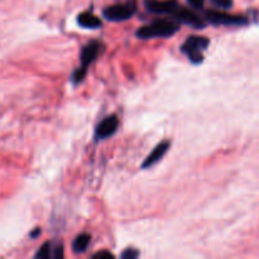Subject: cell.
<instances>
[{"label":"cell","instance_id":"obj_1","mask_svg":"<svg viewBox=\"0 0 259 259\" xmlns=\"http://www.w3.org/2000/svg\"><path fill=\"white\" fill-rule=\"evenodd\" d=\"M180 27L177 23L168 19H159L156 22L147 24L137 30V37L141 39H149V38H166L171 37L175 33L179 32Z\"/></svg>","mask_w":259,"mask_h":259},{"label":"cell","instance_id":"obj_2","mask_svg":"<svg viewBox=\"0 0 259 259\" xmlns=\"http://www.w3.org/2000/svg\"><path fill=\"white\" fill-rule=\"evenodd\" d=\"M210 40L206 37L201 35H190L184 45L181 46V51L189 57L192 63H200L204 60V51L209 46Z\"/></svg>","mask_w":259,"mask_h":259},{"label":"cell","instance_id":"obj_3","mask_svg":"<svg viewBox=\"0 0 259 259\" xmlns=\"http://www.w3.org/2000/svg\"><path fill=\"white\" fill-rule=\"evenodd\" d=\"M137 8L133 3H126V4H116L108 7L106 9H104L103 14L110 22H123V20L132 18Z\"/></svg>","mask_w":259,"mask_h":259},{"label":"cell","instance_id":"obj_4","mask_svg":"<svg viewBox=\"0 0 259 259\" xmlns=\"http://www.w3.org/2000/svg\"><path fill=\"white\" fill-rule=\"evenodd\" d=\"M205 15L206 19L214 25H243L248 23L247 18L242 15H232L218 10H207Z\"/></svg>","mask_w":259,"mask_h":259},{"label":"cell","instance_id":"obj_5","mask_svg":"<svg viewBox=\"0 0 259 259\" xmlns=\"http://www.w3.org/2000/svg\"><path fill=\"white\" fill-rule=\"evenodd\" d=\"M104 50V45L99 40H91L89 42L85 47L81 50V55H80V67L81 70L86 71L88 72V68L90 67L91 63L99 57V55L101 53V51Z\"/></svg>","mask_w":259,"mask_h":259},{"label":"cell","instance_id":"obj_6","mask_svg":"<svg viewBox=\"0 0 259 259\" xmlns=\"http://www.w3.org/2000/svg\"><path fill=\"white\" fill-rule=\"evenodd\" d=\"M144 5L154 14H174L180 7L176 0H146Z\"/></svg>","mask_w":259,"mask_h":259},{"label":"cell","instance_id":"obj_7","mask_svg":"<svg viewBox=\"0 0 259 259\" xmlns=\"http://www.w3.org/2000/svg\"><path fill=\"white\" fill-rule=\"evenodd\" d=\"M172 15H174L177 20H180L181 23L190 25V27L192 28L202 29V28L205 27V22L196 14V13L191 12L190 9H186V8L181 7V5L177 8L176 12H175Z\"/></svg>","mask_w":259,"mask_h":259},{"label":"cell","instance_id":"obj_8","mask_svg":"<svg viewBox=\"0 0 259 259\" xmlns=\"http://www.w3.org/2000/svg\"><path fill=\"white\" fill-rule=\"evenodd\" d=\"M118 126L119 119L116 118V115L108 116V118L104 119L103 121H100V124L96 126L95 139L96 141H101V139L109 138V137H111L113 134H115V132L118 131Z\"/></svg>","mask_w":259,"mask_h":259},{"label":"cell","instance_id":"obj_9","mask_svg":"<svg viewBox=\"0 0 259 259\" xmlns=\"http://www.w3.org/2000/svg\"><path fill=\"white\" fill-rule=\"evenodd\" d=\"M169 146H171V143H169L168 141H163L159 144H157L156 148H154L153 151L147 156V158L144 159V162L142 163V168L147 169L149 168V167L154 166L157 162L161 161V159L163 158L164 154L167 153V151L169 149Z\"/></svg>","mask_w":259,"mask_h":259},{"label":"cell","instance_id":"obj_10","mask_svg":"<svg viewBox=\"0 0 259 259\" xmlns=\"http://www.w3.org/2000/svg\"><path fill=\"white\" fill-rule=\"evenodd\" d=\"M77 22L81 27L83 28H90V29H96V28H100L103 22L99 19L96 15H94L93 13L85 12L81 13L77 18Z\"/></svg>","mask_w":259,"mask_h":259},{"label":"cell","instance_id":"obj_11","mask_svg":"<svg viewBox=\"0 0 259 259\" xmlns=\"http://www.w3.org/2000/svg\"><path fill=\"white\" fill-rule=\"evenodd\" d=\"M90 240H91V237L89 234H80L76 237V239L73 240L72 243V248L73 250H75L76 253H82L85 252L86 248L89 247V244H90Z\"/></svg>","mask_w":259,"mask_h":259},{"label":"cell","instance_id":"obj_12","mask_svg":"<svg viewBox=\"0 0 259 259\" xmlns=\"http://www.w3.org/2000/svg\"><path fill=\"white\" fill-rule=\"evenodd\" d=\"M51 252H52V249H51V243H45L34 257L40 259H48L51 257Z\"/></svg>","mask_w":259,"mask_h":259},{"label":"cell","instance_id":"obj_13","mask_svg":"<svg viewBox=\"0 0 259 259\" xmlns=\"http://www.w3.org/2000/svg\"><path fill=\"white\" fill-rule=\"evenodd\" d=\"M138 255H139L138 250L133 249V248H128V249H125L123 253H121L120 257L124 259H134L138 257Z\"/></svg>","mask_w":259,"mask_h":259},{"label":"cell","instance_id":"obj_14","mask_svg":"<svg viewBox=\"0 0 259 259\" xmlns=\"http://www.w3.org/2000/svg\"><path fill=\"white\" fill-rule=\"evenodd\" d=\"M93 258L95 259H113L114 255L111 253H109L108 250H103V252H99L96 254L93 255Z\"/></svg>","mask_w":259,"mask_h":259},{"label":"cell","instance_id":"obj_15","mask_svg":"<svg viewBox=\"0 0 259 259\" xmlns=\"http://www.w3.org/2000/svg\"><path fill=\"white\" fill-rule=\"evenodd\" d=\"M211 3L217 7L230 8L232 7V0H211Z\"/></svg>","mask_w":259,"mask_h":259},{"label":"cell","instance_id":"obj_16","mask_svg":"<svg viewBox=\"0 0 259 259\" xmlns=\"http://www.w3.org/2000/svg\"><path fill=\"white\" fill-rule=\"evenodd\" d=\"M53 257L56 259L58 258H62L63 257V249H62V245H60V247H57L55 249V254H53Z\"/></svg>","mask_w":259,"mask_h":259},{"label":"cell","instance_id":"obj_17","mask_svg":"<svg viewBox=\"0 0 259 259\" xmlns=\"http://www.w3.org/2000/svg\"><path fill=\"white\" fill-rule=\"evenodd\" d=\"M187 2L195 8H202V5H204V0H187Z\"/></svg>","mask_w":259,"mask_h":259},{"label":"cell","instance_id":"obj_18","mask_svg":"<svg viewBox=\"0 0 259 259\" xmlns=\"http://www.w3.org/2000/svg\"><path fill=\"white\" fill-rule=\"evenodd\" d=\"M39 234H40V229H39V228H34V230H33V232L30 233L29 235H30V238H37Z\"/></svg>","mask_w":259,"mask_h":259}]
</instances>
